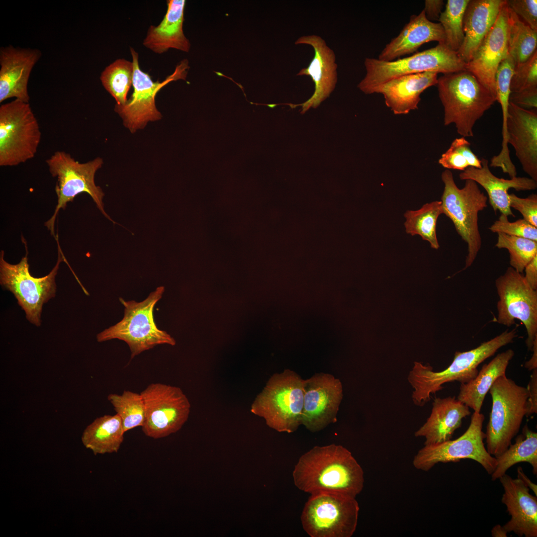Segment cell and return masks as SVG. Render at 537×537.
Instances as JSON below:
<instances>
[{
	"label": "cell",
	"mask_w": 537,
	"mask_h": 537,
	"mask_svg": "<svg viewBox=\"0 0 537 537\" xmlns=\"http://www.w3.org/2000/svg\"><path fill=\"white\" fill-rule=\"evenodd\" d=\"M124 433L119 415H104L86 428L81 440L95 455L117 452L124 441Z\"/></svg>",
	"instance_id": "cell-30"
},
{
	"label": "cell",
	"mask_w": 537,
	"mask_h": 537,
	"mask_svg": "<svg viewBox=\"0 0 537 537\" xmlns=\"http://www.w3.org/2000/svg\"><path fill=\"white\" fill-rule=\"evenodd\" d=\"M366 74L358 85L365 94H371L376 87L402 76L426 72L443 74L466 70V63L456 52L446 45L436 47L392 61L366 58L364 62Z\"/></svg>",
	"instance_id": "cell-8"
},
{
	"label": "cell",
	"mask_w": 537,
	"mask_h": 537,
	"mask_svg": "<svg viewBox=\"0 0 537 537\" xmlns=\"http://www.w3.org/2000/svg\"><path fill=\"white\" fill-rule=\"evenodd\" d=\"M470 414L469 408L454 396L436 398L429 417L414 435L424 438V445L450 440L455 431L460 427L462 419Z\"/></svg>",
	"instance_id": "cell-26"
},
{
	"label": "cell",
	"mask_w": 537,
	"mask_h": 537,
	"mask_svg": "<svg viewBox=\"0 0 537 537\" xmlns=\"http://www.w3.org/2000/svg\"><path fill=\"white\" fill-rule=\"evenodd\" d=\"M481 161V168L468 167L459 174V179L474 180L484 188L495 213L499 210L507 216L515 217L510 206L508 190L511 188L517 191L534 190L537 187V182L527 177L516 176L510 179L498 178L490 171L488 161L483 158Z\"/></svg>",
	"instance_id": "cell-25"
},
{
	"label": "cell",
	"mask_w": 537,
	"mask_h": 537,
	"mask_svg": "<svg viewBox=\"0 0 537 537\" xmlns=\"http://www.w3.org/2000/svg\"><path fill=\"white\" fill-rule=\"evenodd\" d=\"M489 229L494 233H504L537 242V227L523 218L511 222L509 221L507 216L501 214Z\"/></svg>",
	"instance_id": "cell-41"
},
{
	"label": "cell",
	"mask_w": 537,
	"mask_h": 537,
	"mask_svg": "<svg viewBox=\"0 0 537 537\" xmlns=\"http://www.w3.org/2000/svg\"><path fill=\"white\" fill-rule=\"evenodd\" d=\"M515 64L510 55L499 64L495 77L497 101L501 105L503 119L508 116L509 96L511 93L510 84L514 74Z\"/></svg>",
	"instance_id": "cell-39"
},
{
	"label": "cell",
	"mask_w": 537,
	"mask_h": 537,
	"mask_svg": "<svg viewBox=\"0 0 537 537\" xmlns=\"http://www.w3.org/2000/svg\"><path fill=\"white\" fill-rule=\"evenodd\" d=\"M508 143L523 171L537 182V112L509 102L506 123Z\"/></svg>",
	"instance_id": "cell-21"
},
{
	"label": "cell",
	"mask_w": 537,
	"mask_h": 537,
	"mask_svg": "<svg viewBox=\"0 0 537 537\" xmlns=\"http://www.w3.org/2000/svg\"><path fill=\"white\" fill-rule=\"evenodd\" d=\"M514 328L506 330L494 338L481 343L477 347L465 352L456 351L451 364L445 369L434 371L429 365L415 361L407 380L413 391L412 399L418 406H423L433 395L441 390L445 383L458 381L465 383L478 374V365L492 356L501 348L512 343L517 337Z\"/></svg>",
	"instance_id": "cell-2"
},
{
	"label": "cell",
	"mask_w": 537,
	"mask_h": 537,
	"mask_svg": "<svg viewBox=\"0 0 537 537\" xmlns=\"http://www.w3.org/2000/svg\"><path fill=\"white\" fill-rule=\"evenodd\" d=\"M37 49L10 45L0 50V102L14 97L29 102L27 85L31 72L41 57Z\"/></svg>",
	"instance_id": "cell-20"
},
{
	"label": "cell",
	"mask_w": 537,
	"mask_h": 537,
	"mask_svg": "<svg viewBox=\"0 0 537 537\" xmlns=\"http://www.w3.org/2000/svg\"><path fill=\"white\" fill-rule=\"evenodd\" d=\"M167 10L157 26L150 25L143 41V45L156 54H163L171 48L188 52L189 40L183 31L184 0H167Z\"/></svg>",
	"instance_id": "cell-28"
},
{
	"label": "cell",
	"mask_w": 537,
	"mask_h": 537,
	"mask_svg": "<svg viewBox=\"0 0 537 537\" xmlns=\"http://www.w3.org/2000/svg\"><path fill=\"white\" fill-rule=\"evenodd\" d=\"M499 479L504 489L501 501L511 517L504 528L520 537H537V496L530 494V489L518 478L506 473Z\"/></svg>",
	"instance_id": "cell-22"
},
{
	"label": "cell",
	"mask_w": 537,
	"mask_h": 537,
	"mask_svg": "<svg viewBox=\"0 0 537 537\" xmlns=\"http://www.w3.org/2000/svg\"><path fill=\"white\" fill-rule=\"evenodd\" d=\"M484 418L483 414L474 412L467 429L461 436L453 440L424 445L414 457V467L428 471L440 462L469 459L480 464L491 475L495 468L496 459L487 451L483 442L485 439V434L482 431Z\"/></svg>",
	"instance_id": "cell-13"
},
{
	"label": "cell",
	"mask_w": 537,
	"mask_h": 537,
	"mask_svg": "<svg viewBox=\"0 0 537 537\" xmlns=\"http://www.w3.org/2000/svg\"><path fill=\"white\" fill-rule=\"evenodd\" d=\"M469 0H448L439 21L444 29L445 45L457 52L464 37L463 20Z\"/></svg>",
	"instance_id": "cell-36"
},
{
	"label": "cell",
	"mask_w": 537,
	"mask_h": 537,
	"mask_svg": "<svg viewBox=\"0 0 537 537\" xmlns=\"http://www.w3.org/2000/svg\"><path fill=\"white\" fill-rule=\"evenodd\" d=\"M295 44H306L312 46L314 55L307 67L303 68L297 76H310L314 83L313 95L304 102L298 104H287L290 107L301 106L300 113L304 114L310 108H316L328 98L334 90L338 80L337 64L334 52L325 41L316 35L300 37Z\"/></svg>",
	"instance_id": "cell-19"
},
{
	"label": "cell",
	"mask_w": 537,
	"mask_h": 537,
	"mask_svg": "<svg viewBox=\"0 0 537 537\" xmlns=\"http://www.w3.org/2000/svg\"><path fill=\"white\" fill-rule=\"evenodd\" d=\"M294 485L310 494L338 493L356 498L364 486L363 469L351 452L336 444L315 446L302 455L292 472Z\"/></svg>",
	"instance_id": "cell-1"
},
{
	"label": "cell",
	"mask_w": 537,
	"mask_h": 537,
	"mask_svg": "<svg viewBox=\"0 0 537 537\" xmlns=\"http://www.w3.org/2000/svg\"><path fill=\"white\" fill-rule=\"evenodd\" d=\"M517 478L520 479L524 484L530 489L533 491L535 495L537 496V485L533 483L530 478L525 474L522 468L519 466L517 468Z\"/></svg>",
	"instance_id": "cell-48"
},
{
	"label": "cell",
	"mask_w": 537,
	"mask_h": 537,
	"mask_svg": "<svg viewBox=\"0 0 537 537\" xmlns=\"http://www.w3.org/2000/svg\"><path fill=\"white\" fill-rule=\"evenodd\" d=\"M506 3L523 21L537 30V0H506Z\"/></svg>",
	"instance_id": "cell-42"
},
{
	"label": "cell",
	"mask_w": 537,
	"mask_h": 537,
	"mask_svg": "<svg viewBox=\"0 0 537 537\" xmlns=\"http://www.w3.org/2000/svg\"><path fill=\"white\" fill-rule=\"evenodd\" d=\"M509 102L525 109H537V87L511 92Z\"/></svg>",
	"instance_id": "cell-44"
},
{
	"label": "cell",
	"mask_w": 537,
	"mask_h": 537,
	"mask_svg": "<svg viewBox=\"0 0 537 537\" xmlns=\"http://www.w3.org/2000/svg\"><path fill=\"white\" fill-rule=\"evenodd\" d=\"M489 391L492 405L485 433L486 448L497 457L510 445L527 416L529 392L506 374L495 381Z\"/></svg>",
	"instance_id": "cell-5"
},
{
	"label": "cell",
	"mask_w": 537,
	"mask_h": 537,
	"mask_svg": "<svg viewBox=\"0 0 537 537\" xmlns=\"http://www.w3.org/2000/svg\"><path fill=\"white\" fill-rule=\"evenodd\" d=\"M495 247L508 251L511 267L522 273L526 265L537 255V242L501 233H498Z\"/></svg>",
	"instance_id": "cell-37"
},
{
	"label": "cell",
	"mask_w": 537,
	"mask_h": 537,
	"mask_svg": "<svg viewBox=\"0 0 537 537\" xmlns=\"http://www.w3.org/2000/svg\"><path fill=\"white\" fill-rule=\"evenodd\" d=\"M134 65L132 82L133 92L129 99L122 105L115 104L114 110L122 118L124 126L132 133L143 129L149 122L162 118L156 106L158 92L169 83L178 80H185L189 69L188 62L184 59L178 65L173 73L164 81H154L148 73L139 67L138 53L130 48Z\"/></svg>",
	"instance_id": "cell-14"
},
{
	"label": "cell",
	"mask_w": 537,
	"mask_h": 537,
	"mask_svg": "<svg viewBox=\"0 0 537 537\" xmlns=\"http://www.w3.org/2000/svg\"><path fill=\"white\" fill-rule=\"evenodd\" d=\"M27 254L26 248V254L20 262L12 265L4 260L3 251L0 252V283L13 294L26 319L38 327L43 304L55 296V276L62 258L59 251L57 262L50 272L42 277H35L29 272Z\"/></svg>",
	"instance_id": "cell-12"
},
{
	"label": "cell",
	"mask_w": 537,
	"mask_h": 537,
	"mask_svg": "<svg viewBox=\"0 0 537 537\" xmlns=\"http://www.w3.org/2000/svg\"><path fill=\"white\" fill-rule=\"evenodd\" d=\"M509 197L510 207L519 211L523 219L537 227V195L533 193L521 198L511 193Z\"/></svg>",
	"instance_id": "cell-43"
},
{
	"label": "cell",
	"mask_w": 537,
	"mask_h": 537,
	"mask_svg": "<svg viewBox=\"0 0 537 537\" xmlns=\"http://www.w3.org/2000/svg\"><path fill=\"white\" fill-rule=\"evenodd\" d=\"M145 406L142 431L147 437L158 439L179 431L187 421L191 405L179 387L152 383L140 392Z\"/></svg>",
	"instance_id": "cell-15"
},
{
	"label": "cell",
	"mask_w": 537,
	"mask_h": 537,
	"mask_svg": "<svg viewBox=\"0 0 537 537\" xmlns=\"http://www.w3.org/2000/svg\"><path fill=\"white\" fill-rule=\"evenodd\" d=\"M527 388L529 392L527 416H529L537 413V368L532 370Z\"/></svg>",
	"instance_id": "cell-45"
},
{
	"label": "cell",
	"mask_w": 537,
	"mask_h": 537,
	"mask_svg": "<svg viewBox=\"0 0 537 537\" xmlns=\"http://www.w3.org/2000/svg\"><path fill=\"white\" fill-rule=\"evenodd\" d=\"M507 25L509 54L515 65L523 63L537 51V30L523 21L508 6Z\"/></svg>",
	"instance_id": "cell-32"
},
{
	"label": "cell",
	"mask_w": 537,
	"mask_h": 537,
	"mask_svg": "<svg viewBox=\"0 0 537 537\" xmlns=\"http://www.w3.org/2000/svg\"><path fill=\"white\" fill-rule=\"evenodd\" d=\"M359 511L356 498L315 493L311 494L304 506L301 524L311 537H351L357 527Z\"/></svg>",
	"instance_id": "cell-11"
},
{
	"label": "cell",
	"mask_w": 537,
	"mask_h": 537,
	"mask_svg": "<svg viewBox=\"0 0 537 537\" xmlns=\"http://www.w3.org/2000/svg\"><path fill=\"white\" fill-rule=\"evenodd\" d=\"M537 87V51L525 62L515 65L510 84L511 92Z\"/></svg>",
	"instance_id": "cell-40"
},
{
	"label": "cell",
	"mask_w": 537,
	"mask_h": 537,
	"mask_svg": "<svg viewBox=\"0 0 537 537\" xmlns=\"http://www.w3.org/2000/svg\"><path fill=\"white\" fill-rule=\"evenodd\" d=\"M164 291L163 286L158 287L139 302L134 300L126 301L120 298L125 308L123 319L98 334L97 342L115 339L124 341L131 351V359L159 345H175L174 339L166 331L158 329L154 320V307L162 298Z\"/></svg>",
	"instance_id": "cell-7"
},
{
	"label": "cell",
	"mask_w": 537,
	"mask_h": 537,
	"mask_svg": "<svg viewBox=\"0 0 537 537\" xmlns=\"http://www.w3.org/2000/svg\"><path fill=\"white\" fill-rule=\"evenodd\" d=\"M445 126L453 124L461 137H473V127L497 98L470 72L443 74L438 79Z\"/></svg>",
	"instance_id": "cell-3"
},
{
	"label": "cell",
	"mask_w": 537,
	"mask_h": 537,
	"mask_svg": "<svg viewBox=\"0 0 537 537\" xmlns=\"http://www.w3.org/2000/svg\"><path fill=\"white\" fill-rule=\"evenodd\" d=\"M46 163L51 175L57 179L55 187L57 205L53 215L45 223L52 235H55V222L60 209H65L68 202H72L77 195L83 192L89 194L101 212L112 221L104 209L102 200L104 193L94 181L95 173L103 164L101 158L96 157L82 163L70 154L58 151L47 159Z\"/></svg>",
	"instance_id": "cell-9"
},
{
	"label": "cell",
	"mask_w": 537,
	"mask_h": 537,
	"mask_svg": "<svg viewBox=\"0 0 537 537\" xmlns=\"http://www.w3.org/2000/svg\"><path fill=\"white\" fill-rule=\"evenodd\" d=\"M514 355L513 350L508 349L484 364L473 379L460 384L457 399L474 412L480 413L486 394L495 381L506 374Z\"/></svg>",
	"instance_id": "cell-29"
},
{
	"label": "cell",
	"mask_w": 537,
	"mask_h": 537,
	"mask_svg": "<svg viewBox=\"0 0 537 537\" xmlns=\"http://www.w3.org/2000/svg\"><path fill=\"white\" fill-rule=\"evenodd\" d=\"M304 380L288 369L273 374L255 398L251 412L278 432H295L301 425Z\"/></svg>",
	"instance_id": "cell-4"
},
{
	"label": "cell",
	"mask_w": 537,
	"mask_h": 537,
	"mask_svg": "<svg viewBox=\"0 0 537 537\" xmlns=\"http://www.w3.org/2000/svg\"><path fill=\"white\" fill-rule=\"evenodd\" d=\"M507 17L506 0L493 25L471 60L466 63V70L474 75L496 98L495 74L500 63L509 55Z\"/></svg>",
	"instance_id": "cell-18"
},
{
	"label": "cell",
	"mask_w": 537,
	"mask_h": 537,
	"mask_svg": "<svg viewBox=\"0 0 537 537\" xmlns=\"http://www.w3.org/2000/svg\"><path fill=\"white\" fill-rule=\"evenodd\" d=\"M532 350L533 355L531 358L525 364V367L530 371L537 368V338L534 341Z\"/></svg>",
	"instance_id": "cell-49"
},
{
	"label": "cell",
	"mask_w": 537,
	"mask_h": 537,
	"mask_svg": "<svg viewBox=\"0 0 537 537\" xmlns=\"http://www.w3.org/2000/svg\"><path fill=\"white\" fill-rule=\"evenodd\" d=\"M107 399L120 417L124 433L143 426L145 406L140 393L124 390L121 394H109Z\"/></svg>",
	"instance_id": "cell-35"
},
{
	"label": "cell",
	"mask_w": 537,
	"mask_h": 537,
	"mask_svg": "<svg viewBox=\"0 0 537 537\" xmlns=\"http://www.w3.org/2000/svg\"><path fill=\"white\" fill-rule=\"evenodd\" d=\"M442 179L445 185L441 201L443 213L451 220L467 246L463 270L472 265L480 250L478 213L487 207L488 198L474 180H465L464 186L458 188L449 170L442 173Z\"/></svg>",
	"instance_id": "cell-6"
},
{
	"label": "cell",
	"mask_w": 537,
	"mask_h": 537,
	"mask_svg": "<svg viewBox=\"0 0 537 537\" xmlns=\"http://www.w3.org/2000/svg\"><path fill=\"white\" fill-rule=\"evenodd\" d=\"M41 139L29 102L17 99L0 106V166H16L33 158Z\"/></svg>",
	"instance_id": "cell-10"
},
{
	"label": "cell",
	"mask_w": 537,
	"mask_h": 537,
	"mask_svg": "<svg viewBox=\"0 0 537 537\" xmlns=\"http://www.w3.org/2000/svg\"><path fill=\"white\" fill-rule=\"evenodd\" d=\"M495 286L499 296L497 322L510 327L520 320L527 331V347L532 350L537 338V291L511 267L496 279Z\"/></svg>",
	"instance_id": "cell-16"
},
{
	"label": "cell",
	"mask_w": 537,
	"mask_h": 537,
	"mask_svg": "<svg viewBox=\"0 0 537 537\" xmlns=\"http://www.w3.org/2000/svg\"><path fill=\"white\" fill-rule=\"evenodd\" d=\"M444 5L442 0H426L423 10L427 18L430 21L439 20Z\"/></svg>",
	"instance_id": "cell-46"
},
{
	"label": "cell",
	"mask_w": 537,
	"mask_h": 537,
	"mask_svg": "<svg viewBox=\"0 0 537 537\" xmlns=\"http://www.w3.org/2000/svg\"><path fill=\"white\" fill-rule=\"evenodd\" d=\"M438 74L426 72L402 76L374 88L371 94L381 93L394 114H406L418 108L421 94L438 83Z\"/></svg>",
	"instance_id": "cell-23"
},
{
	"label": "cell",
	"mask_w": 537,
	"mask_h": 537,
	"mask_svg": "<svg viewBox=\"0 0 537 537\" xmlns=\"http://www.w3.org/2000/svg\"><path fill=\"white\" fill-rule=\"evenodd\" d=\"M437 41L445 45V36L440 23L428 20L423 10L418 15H412L399 34L386 45L378 59L392 61L405 55L413 53L423 44Z\"/></svg>",
	"instance_id": "cell-24"
},
{
	"label": "cell",
	"mask_w": 537,
	"mask_h": 537,
	"mask_svg": "<svg viewBox=\"0 0 537 537\" xmlns=\"http://www.w3.org/2000/svg\"><path fill=\"white\" fill-rule=\"evenodd\" d=\"M443 213L441 201H434L424 204L417 210H408L404 214V226L407 233L420 235L423 240L429 242L431 247L438 249L440 245L436 234L437 222Z\"/></svg>",
	"instance_id": "cell-33"
},
{
	"label": "cell",
	"mask_w": 537,
	"mask_h": 537,
	"mask_svg": "<svg viewBox=\"0 0 537 537\" xmlns=\"http://www.w3.org/2000/svg\"><path fill=\"white\" fill-rule=\"evenodd\" d=\"M496 465L491 474L493 481L499 479L514 465L521 462L530 463L533 472L537 474V433L525 425L513 444L497 457Z\"/></svg>",
	"instance_id": "cell-31"
},
{
	"label": "cell",
	"mask_w": 537,
	"mask_h": 537,
	"mask_svg": "<svg viewBox=\"0 0 537 537\" xmlns=\"http://www.w3.org/2000/svg\"><path fill=\"white\" fill-rule=\"evenodd\" d=\"M134 65L125 59H118L102 72L100 80L104 89L115 99L117 105L128 100V91L132 86Z\"/></svg>",
	"instance_id": "cell-34"
},
{
	"label": "cell",
	"mask_w": 537,
	"mask_h": 537,
	"mask_svg": "<svg viewBox=\"0 0 537 537\" xmlns=\"http://www.w3.org/2000/svg\"><path fill=\"white\" fill-rule=\"evenodd\" d=\"M470 143L463 137L455 138L443 153L439 163L447 170L463 171L468 167L481 168V161L472 151Z\"/></svg>",
	"instance_id": "cell-38"
},
{
	"label": "cell",
	"mask_w": 537,
	"mask_h": 537,
	"mask_svg": "<svg viewBox=\"0 0 537 537\" xmlns=\"http://www.w3.org/2000/svg\"><path fill=\"white\" fill-rule=\"evenodd\" d=\"M491 536L493 537H506L508 532L500 525L495 526L491 530Z\"/></svg>",
	"instance_id": "cell-50"
},
{
	"label": "cell",
	"mask_w": 537,
	"mask_h": 537,
	"mask_svg": "<svg viewBox=\"0 0 537 537\" xmlns=\"http://www.w3.org/2000/svg\"><path fill=\"white\" fill-rule=\"evenodd\" d=\"M506 0H469L465 9L463 43L457 51L465 63L472 58L493 25Z\"/></svg>",
	"instance_id": "cell-27"
},
{
	"label": "cell",
	"mask_w": 537,
	"mask_h": 537,
	"mask_svg": "<svg viewBox=\"0 0 537 537\" xmlns=\"http://www.w3.org/2000/svg\"><path fill=\"white\" fill-rule=\"evenodd\" d=\"M303 389L301 425L314 433L336 422L343 398L341 380L331 374L317 373L304 379Z\"/></svg>",
	"instance_id": "cell-17"
},
{
	"label": "cell",
	"mask_w": 537,
	"mask_h": 537,
	"mask_svg": "<svg viewBox=\"0 0 537 537\" xmlns=\"http://www.w3.org/2000/svg\"><path fill=\"white\" fill-rule=\"evenodd\" d=\"M525 278L529 285L534 290H537V255L526 265Z\"/></svg>",
	"instance_id": "cell-47"
}]
</instances>
